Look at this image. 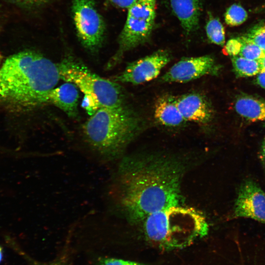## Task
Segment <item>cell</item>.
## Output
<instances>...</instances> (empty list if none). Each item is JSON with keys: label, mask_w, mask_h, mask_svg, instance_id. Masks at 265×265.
I'll use <instances>...</instances> for the list:
<instances>
[{"label": "cell", "mask_w": 265, "mask_h": 265, "mask_svg": "<svg viewBox=\"0 0 265 265\" xmlns=\"http://www.w3.org/2000/svg\"><path fill=\"white\" fill-rule=\"evenodd\" d=\"M182 165L165 157L124 162L118 175V200L128 218L142 221L149 215L181 205Z\"/></svg>", "instance_id": "1"}, {"label": "cell", "mask_w": 265, "mask_h": 265, "mask_svg": "<svg viewBox=\"0 0 265 265\" xmlns=\"http://www.w3.org/2000/svg\"><path fill=\"white\" fill-rule=\"evenodd\" d=\"M59 79L57 63L33 51L21 52L0 69V98L23 108H36L48 103Z\"/></svg>", "instance_id": "2"}, {"label": "cell", "mask_w": 265, "mask_h": 265, "mask_svg": "<svg viewBox=\"0 0 265 265\" xmlns=\"http://www.w3.org/2000/svg\"><path fill=\"white\" fill-rule=\"evenodd\" d=\"M142 221L146 239L166 250L186 247L206 236L209 231L207 221L202 212L181 205L153 213Z\"/></svg>", "instance_id": "3"}, {"label": "cell", "mask_w": 265, "mask_h": 265, "mask_svg": "<svg viewBox=\"0 0 265 265\" xmlns=\"http://www.w3.org/2000/svg\"><path fill=\"white\" fill-rule=\"evenodd\" d=\"M135 114L125 105L102 107L82 127L85 141L98 158H115L133 137L139 127Z\"/></svg>", "instance_id": "4"}, {"label": "cell", "mask_w": 265, "mask_h": 265, "mask_svg": "<svg viewBox=\"0 0 265 265\" xmlns=\"http://www.w3.org/2000/svg\"><path fill=\"white\" fill-rule=\"evenodd\" d=\"M57 64L60 79L74 84L84 95L94 97L102 107L125 105L124 93L116 81L100 77L72 58H65Z\"/></svg>", "instance_id": "5"}, {"label": "cell", "mask_w": 265, "mask_h": 265, "mask_svg": "<svg viewBox=\"0 0 265 265\" xmlns=\"http://www.w3.org/2000/svg\"><path fill=\"white\" fill-rule=\"evenodd\" d=\"M156 1L136 0L128 8L126 21L118 39L119 49L108 62L107 69H111L118 64L126 52L149 39L155 24Z\"/></svg>", "instance_id": "6"}, {"label": "cell", "mask_w": 265, "mask_h": 265, "mask_svg": "<svg viewBox=\"0 0 265 265\" xmlns=\"http://www.w3.org/2000/svg\"><path fill=\"white\" fill-rule=\"evenodd\" d=\"M72 11L78 36L82 45L94 52L101 46L105 30L103 19L94 0H74Z\"/></svg>", "instance_id": "7"}, {"label": "cell", "mask_w": 265, "mask_h": 265, "mask_svg": "<svg viewBox=\"0 0 265 265\" xmlns=\"http://www.w3.org/2000/svg\"><path fill=\"white\" fill-rule=\"evenodd\" d=\"M170 59L171 55L168 51L159 50L128 64L125 70L115 77L114 81L133 84L149 81L158 76Z\"/></svg>", "instance_id": "8"}, {"label": "cell", "mask_w": 265, "mask_h": 265, "mask_svg": "<svg viewBox=\"0 0 265 265\" xmlns=\"http://www.w3.org/2000/svg\"><path fill=\"white\" fill-rule=\"evenodd\" d=\"M233 218H249L265 224V192L254 181L247 180L239 187Z\"/></svg>", "instance_id": "9"}, {"label": "cell", "mask_w": 265, "mask_h": 265, "mask_svg": "<svg viewBox=\"0 0 265 265\" xmlns=\"http://www.w3.org/2000/svg\"><path fill=\"white\" fill-rule=\"evenodd\" d=\"M219 67L209 55L184 58L174 64L160 80L165 82H186L207 75H215Z\"/></svg>", "instance_id": "10"}, {"label": "cell", "mask_w": 265, "mask_h": 265, "mask_svg": "<svg viewBox=\"0 0 265 265\" xmlns=\"http://www.w3.org/2000/svg\"><path fill=\"white\" fill-rule=\"evenodd\" d=\"M177 106L185 121L207 124L212 120L213 111L209 102L197 93L186 94L175 98Z\"/></svg>", "instance_id": "11"}, {"label": "cell", "mask_w": 265, "mask_h": 265, "mask_svg": "<svg viewBox=\"0 0 265 265\" xmlns=\"http://www.w3.org/2000/svg\"><path fill=\"white\" fill-rule=\"evenodd\" d=\"M79 97L78 87L71 82H66L50 92L48 103L62 110L69 117L76 118L78 115Z\"/></svg>", "instance_id": "12"}, {"label": "cell", "mask_w": 265, "mask_h": 265, "mask_svg": "<svg viewBox=\"0 0 265 265\" xmlns=\"http://www.w3.org/2000/svg\"><path fill=\"white\" fill-rule=\"evenodd\" d=\"M172 9L186 33L197 27L200 15L199 0H170Z\"/></svg>", "instance_id": "13"}, {"label": "cell", "mask_w": 265, "mask_h": 265, "mask_svg": "<svg viewBox=\"0 0 265 265\" xmlns=\"http://www.w3.org/2000/svg\"><path fill=\"white\" fill-rule=\"evenodd\" d=\"M154 115L160 124L166 126H178L185 121L177 106L175 98L170 95L162 96L157 100Z\"/></svg>", "instance_id": "14"}, {"label": "cell", "mask_w": 265, "mask_h": 265, "mask_svg": "<svg viewBox=\"0 0 265 265\" xmlns=\"http://www.w3.org/2000/svg\"><path fill=\"white\" fill-rule=\"evenodd\" d=\"M235 108L241 116L251 121L265 120V101L249 95H242L236 100Z\"/></svg>", "instance_id": "15"}, {"label": "cell", "mask_w": 265, "mask_h": 265, "mask_svg": "<svg viewBox=\"0 0 265 265\" xmlns=\"http://www.w3.org/2000/svg\"><path fill=\"white\" fill-rule=\"evenodd\" d=\"M231 61L234 70L238 77H252L262 72L259 60L249 59L237 55L231 56Z\"/></svg>", "instance_id": "16"}, {"label": "cell", "mask_w": 265, "mask_h": 265, "mask_svg": "<svg viewBox=\"0 0 265 265\" xmlns=\"http://www.w3.org/2000/svg\"><path fill=\"white\" fill-rule=\"evenodd\" d=\"M206 31L209 40L212 43L217 45H224L225 41L224 29L217 18L210 17L206 26Z\"/></svg>", "instance_id": "17"}, {"label": "cell", "mask_w": 265, "mask_h": 265, "mask_svg": "<svg viewBox=\"0 0 265 265\" xmlns=\"http://www.w3.org/2000/svg\"><path fill=\"white\" fill-rule=\"evenodd\" d=\"M239 38L242 42L239 56L255 60H259L265 56V51L245 36H242Z\"/></svg>", "instance_id": "18"}, {"label": "cell", "mask_w": 265, "mask_h": 265, "mask_svg": "<svg viewBox=\"0 0 265 265\" xmlns=\"http://www.w3.org/2000/svg\"><path fill=\"white\" fill-rule=\"evenodd\" d=\"M225 21L229 26H238L244 23L247 18L246 10L240 5L233 4L226 10Z\"/></svg>", "instance_id": "19"}, {"label": "cell", "mask_w": 265, "mask_h": 265, "mask_svg": "<svg viewBox=\"0 0 265 265\" xmlns=\"http://www.w3.org/2000/svg\"><path fill=\"white\" fill-rule=\"evenodd\" d=\"M245 36L265 51V24L254 27Z\"/></svg>", "instance_id": "20"}, {"label": "cell", "mask_w": 265, "mask_h": 265, "mask_svg": "<svg viewBox=\"0 0 265 265\" xmlns=\"http://www.w3.org/2000/svg\"><path fill=\"white\" fill-rule=\"evenodd\" d=\"M81 106L90 116L93 115L99 108L102 107L100 103L96 99L91 95L86 94L84 95Z\"/></svg>", "instance_id": "21"}, {"label": "cell", "mask_w": 265, "mask_h": 265, "mask_svg": "<svg viewBox=\"0 0 265 265\" xmlns=\"http://www.w3.org/2000/svg\"><path fill=\"white\" fill-rule=\"evenodd\" d=\"M241 47L242 42L239 37L231 39L226 43L223 51L227 55L237 56L239 55Z\"/></svg>", "instance_id": "22"}, {"label": "cell", "mask_w": 265, "mask_h": 265, "mask_svg": "<svg viewBox=\"0 0 265 265\" xmlns=\"http://www.w3.org/2000/svg\"><path fill=\"white\" fill-rule=\"evenodd\" d=\"M99 265H146L144 264L120 259L106 258L100 260Z\"/></svg>", "instance_id": "23"}, {"label": "cell", "mask_w": 265, "mask_h": 265, "mask_svg": "<svg viewBox=\"0 0 265 265\" xmlns=\"http://www.w3.org/2000/svg\"><path fill=\"white\" fill-rule=\"evenodd\" d=\"M18 252H20V254L23 256L31 265H66L65 260L64 258H60L51 262L42 263L32 259L21 250H18Z\"/></svg>", "instance_id": "24"}, {"label": "cell", "mask_w": 265, "mask_h": 265, "mask_svg": "<svg viewBox=\"0 0 265 265\" xmlns=\"http://www.w3.org/2000/svg\"><path fill=\"white\" fill-rule=\"evenodd\" d=\"M18 4L26 6H34L45 3L48 0H12Z\"/></svg>", "instance_id": "25"}, {"label": "cell", "mask_w": 265, "mask_h": 265, "mask_svg": "<svg viewBox=\"0 0 265 265\" xmlns=\"http://www.w3.org/2000/svg\"><path fill=\"white\" fill-rule=\"evenodd\" d=\"M113 4L121 8H129L136 0H108Z\"/></svg>", "instance_id": "26"}, {"label": "cell", "mask_w": 265, "mask_h": 265, "mask_svg": "<svg viewBox=\"0 0 265 265\" xmlns=\"http://www.w3.org/2000/svg\"><path fill=\"white\" fill-rule=\"evenodd\" d=\"M256 82L261 87L265 89V71L262 72L257 75Z\"/></svg>", "instance_id": "27"}, {"label": "cell", "mask_w": 265, "mask_h": 265, "mask_svg": "<svg viewBox=\"0 0 265 265\" xmlns=\"http://www.w3.org/2000/svg\"><path fill=\"white\" fill-rule=\"evenodd\" d=\"M261 157L262 162L265 165V139L264 140L262 144Z\"/></svg>", "instance_id": "28"}, {"label": "cell", "mask_w": 265, "mask_h": 265, "mask_svg": "<svg viewBox=\"0 0 265 265\" xmlns=\"http://www.w3.org/2000/svg\"><path fill=\"white\" fill-rule=\"evenodd\" d=\"M259 61L261 65L262 72L265 71V56Z\"/></svg>", "instance_id": "29"}, {"label": "cell", "mask_w": 265, "mask_h": 265, "mask_svg": "<svg viewBox=\"0 0 265 265\" xmlns=\"http://www.w3.org/2000/svg\"><path fill=\"white\" fill-rule=\"evenodd\" d=\"M3 257V250L2 247L0 245V263L1 262Z\"/></svg>", "instance_id": "30"}, {"label": "cell", "mask_w": 265, "mask_h": 265, "mask_svg": "<svg viewBox=\"0 0 265 265\" xmlns=\"http://www.w3.org/2000/svg\"></svg>", "instance_id": "31"}]
</instances>
